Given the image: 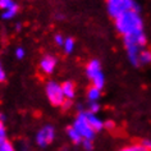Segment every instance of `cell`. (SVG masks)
Segmentation results:
<instances>
[{
	"label": "cell",
	"instance_id": "484cf974",
	"mask_svg": "<svg viewBox=\"0 0 151 151\" xmlns=\"http://www.w3.org/2000/svg\"><path fill=\"white\" fill-rule=\"evenodd\" d=\"M114 127V123L111 120H105L104 122V128H113Z\"/></svg>",
	"mask_w": 151,
	"mask_h": 151
},
{
	"label": "cell",
	"instance_id": "8992f818",
	"mask_svg": "<svg viewBox=\"0 0 151 151\" xmlns=\"http://www.w3.org/2000/svg\"><path fill=\"white\" fill-rule=\"evenodd\" d=\"M56 63H58V60H56L55 56L45 55L40 62V68L45 74H51L52 72H54L55 67H56Z\"/></svg>",
	"mask_w": 151,
	"mask_h": 151
},
{
	"label": "cell",
	"instance_id": "4fadbf2b",
	"mask_svg": "<svg viewBox=\"0 0 151 151\" xmlns=\"http://www.w3.org/2000/svg\"><path fill=\"white\" fill-rule=\"evenodd\" d=\"M17 13H18V5L14 4L12 8L4 10V12H3V14H1V17H3V19H12V18L16 17Z\"/></svg>",
	"mask_w": 151,
	"mask_h": 151
},
{
	"label": "cell",
	"instance_id": "52a82bcc",
	"mask_svg": "<svg viewBox=\"0 0 151 151\" xmlns=\"http://www.w3.org/2000/svg\"><path fill=\"white\" fill-rule=\"evenodd\" d=\"M86 118H87L88 124L91 126V128L95 132H100L104 129V120H101L95 113L86 111Z\"/></svg>",
	"mask_w": 151,
	"mask_h": 151
},
{
	"label": "cell",
	"instance_id": "8fae6325",
	"mask_svg": "<svg viewBox=\"0 0 151 151\" xmlns=\"http://www.w3.org/2000/svg\"><path fill=\"white\" fill-rule=\"evenodd\" d=\"M67 134H68V137H69L72 141H73L74 143H82V141H83V138H82V136L78 133L77 129L72 126V127H68V129H67Z\"/></svg>",
	"mask_w": 151,
	"mask_h": 151
},
{
	"label": "cell",
	"instance_id": "d6986e66",
	"mask_svg": "<svg viewBox=\"0 0 151 151\" xmlns=\"http://www.w3.org/2000/svg\"><path fill=\"white\" fill-rule=\"evenodd\" d=\"M88 110L91 113H96L100 110V104L97 101H92V103H88Z\"/></svg>",
	"mask_w": 151,
	"mask_h": 151
},
{
	"label": "cell",
	"instance_id": "ba28073f",
	"mask_svg": "<svg viewBox=\"0 0 151 151\" xmlns=\"http://www.w3.org/2000/svg\"><path fill=\"white\" fill-rule=\"evenodd\" d=\"M100 73H103L100 62L96 60V59L91 60V62L87 64V67H86V74H87V77L90 78V80H92L93 77H96V76L100 74Z\"/></svg>",
	"mask_w": 151,
	"mask_h": 151
},
{
	"label": "cell",
	"instance_id": "83f0119b",
	"mask_svg": "<svg viewBox=\"0 0 151 151\" xmlns=\"http://www.w3.org/2000/svg\"><path fill=\"white\" fill-rule=\"evenodd\" d=\"M0 120H1V122H5V115L4 114H0Z\"/></svg>",
	"mask_w": 151,
	"mask_h": 151
},
{
	"label": "cell",
	"instance_id": "4316f807",
	"mask_svg": "<svg viewBox=\"0 0 151 151\" xmlns=\"http://www.w3.org/2000/svg\"><path fill=\"white\" fill-rule=\"evenodd\" d=\"M19 151H29V147H28V145H21V149H19Z\"/></svg>",
	"mask_w": 151,
	"mask_h": 151
},
{
	"label": "cell",
	"instance_id": "9a60e30c",
	"mask_svg": "<svg viewBox=\"0 0 151 151\" xmlns=\"http://www.w3.org/2000/svg\"><path fill=\"white\" fill-rule=\"evenodd\" d=\"M119 151H147L146 147L142 143H134V145H129L126 147H122Z\"/></svg>",
	"mask_w": 151,
	"mask_h": 151
},
{
	"label": "cell",
	"instance_id": "30bf717a",
	"mask_svg": "<svg viewBox=\"0 0 151 151\" xmlns=\"http://www.w3.org/2000/svg\"><path fill=\"white\" fill-rule=\"evenodd\" d=\"M151 63V50L142 49L138 54V64L139 65H147Z\"/></svg>",
	"mask_w": 151,
	"mask_h": 151
},
{
	"label": "cell",
	"instance_id": "ac0fdd59",
	"mask_svg": "<svg viewBox=\"0 0 151 151\" xmlns=\"http://www.w3.org/2000/svg\"><path fill=\"white\" fill-rule=\"evenodd\" d=\"M0 151H16L13 145L9 141H5L4 143H0Z\"/></svg>",
	"mask_w": 151,
	"mask_h": 151
},
{
	"label": "cell",
	"instance_id": "6da1fadb",
	"mask_svg": "<svg viewBox=\"0 0 151 151\" xmlns=\"http://www.w3.org/2000/svg\"><path fill=\"white\" fill-rule=\"evenodd\" d=\"M114 22L118 32L122 33L123 36L134 35L143 31V22L139 16V10H129L120 14L119 17L115 18Z\"/></svg>",
	"mask_w": 151,
	"mask_h": 151
},
{
	"label": "cell",
	"instance_id": "44dd1931",
	"mask_svg": "<svg viewBox=\"0 0 151 151\" xmlns=\"http://www.w3.org/2000/svg\"><path fill=\"white\" fill-rule=\"evenodd\" d=\"M14 54H16V58H17V59H23L24 55H26V51H24L23 47H17Z\"/></svg>",
	"mask_w": 151,
	"mask_h": 151
},
{
	"label": "cell",
	"instance_id": "7c38bea8",
	"mask_svg": "<svg viewBox=\"0 0 151 151\" xmlns=\"http://www.w3.org/2000/svg\"><path fill=\"white\" fill-rule=\"evenodd\" d=\"M101 96V90L96 88V87H90V90L87 91V99H88V103H92V101H97Z\"/></svg>",
	"mask_w": 151,
	"mask_h": 151
},
{
	"label": "cell",
	"instance_id": "5b68a950",
	"mask_svg": "<svg viewBox=\"0 0 151 151\" xmlns=\"http://www.w3.org/2000/svg\"><path fill=\"white\" fill-rule=\"evenodd\" d=\"M55 138V129L52 126H45L42 127L41 129L36 133V143L39 147H46L47 145H50V143L54 141Z\"/></svg>",
	"mask_w": 151,
	"mask_h": 151
},
{
	"label": "cell",
	"instance_id": "cb8c5ba5",
	"mask_svg": "<svg viewBox=\"0 0 151 151\" xmlns=\"http://www.w3.org/2000/svg\"><path fill=\"white\" fill-rule=\"evenodd\" d=\"M142 145L146 147L147 151H151V139H143V141H142Z\"/></svg>",
	"mask_w": 151,
	"mask_h": 151
},
{
	"label": "cell",
	"instance_id": "7a4b0ae2",
	"mask_svg": "<svg viewBox=\"0 0 151 151\" xmlns=\"http://www.w3.org/2000/svg\"><path fill=\"white\" fill-rule=\"evenodd\" d=\"M106 4L109 16L114 19L129 10H139V6L134 0H106Z\"/></svg>",
	"mask_w": 151,
	"mask_h": 151
},
{
	"label": "cell",
	"instance_id": "7402d4cb",
	"mask_svg": "<svg viewBox=\"0 0 151 151\" xmlns=\"http://www.w3.org/2000/svg\"><path fill=\"white\" fill-rule=\"evenodd\" d=\"M64 41H65V39H64L62 35H56V36H55V44H56V45H60V46H63V45H64Z\"/></svg>",
	"mask_w": 151,
	"mask_h": 151
},
{
	"label": "cell",
	"instance_id": "603a6c76",
	"mask_svg": "<svg viewBox=\"0 0 151 151\" xmlns=\"http://www.w3.org/2000/svg\"><path fill=\"white\" fill-rule=\"evenodd\" d=\"M5 77H6V74H5L4 67H3L1 62H0V82H4L5 81Z\"/></svg>",
	"mask_w": 151,
	"mask_h": 151
},
{
	"label": "cell",
	"instance_id": "ffe728a7",
	"mask_svg": "<svg viewBox=\"0 0 151 151\" xmlns=\"http://www.w3.org/2000/svg\"><path fill=\"white\" fill-rule=\"evenodd\" d=\"M82 147H83L86 151H91L93 149L92 141H91V139H83V141H82Z\"/></svg>",
	"mask_w": 151,
	"mask_h": 151
},
{
	"label": "cell",
	"instance_id": "3957f363",
	"mask_svg": "<svg viewBox=\"0 0 151 151\" xmlns=\"http://www.w3.org/2000/svg\"><path fill=\"white\" fill-rule=\"evenodd\" d=\"M45 92H46L49 101H50L54 106H62L63 103L65 101L62 85H59L58 82H55V81L47 82L46 86H45Z\"/></svg>",
	"mask_w": 151,
	"mask_h": 151
},
{
	"label": "cell",
	"instance_id": "d4e9b609",
	"mask_svg": "<svg viewBox=\"0 0 151 151\" xmlns=\"http://www.w3.org/2000/svg\"><path fill=\"white\" fill-rule=\"evenodd\" d=\"M70 105H72V100H67L65 99V101H64L63 105H62V108L63 109H68V108H70Z\"/></svg>",
	"mask_w": 151,
	"mask_h": 151
},
{
	"label": "cell",
	"instance_id": "2e32d148",
	"mask_svg": "<svg viewBox=\"0 0 151 151\" xmlns=\"http://www.w3.org/2000/svg\"><path fill=\"white\" fill-rule=\"evenodd\" d=\"M5 141H8V139H6L5 124H4V122H1V120H0V143H4Z\"/></svg>",
	"mask_w": 151,
	"mask_h": 151
},
{
	"label": "cell",
	"instance_id": "9c48e42d",
	"mask_svg": "<svg viewBox=\"0 0 151 151\" xmlns=\"http://www.w3.org/2000/svg\"><path fill=\"white\" fill-rule=\"evenodd\" d=\"M62 88H63L64 97H65L67 100L74 99V96H76V86H74L73 82H70V81L64 82V83L62 85Z\"/></svg>",
	"mask_w": 151,
	"mask_h": 151
},
{
	"label": "cell",
	"instance_id": "e0dca14e",
	"mask_svg": "<svg viewBox=\"0 0 151 151\" xmlns=\"http://www.w3.org/2000/svg\"><path fill=\"white\" fill-rule=\"evenodd\" d=\"M16 4V3L13 1V0H0V9H3V12L9 8H12V6Z\"/></svg>",
	"mask_w": 151,
	"mask_h": 151
},
{
	"label": "cell",
	"instance_id": "5bb4252c",
	"mask_svg": "<svg viewBox=\"0 0 151 151\" xmlns=\"http://www.w3.org/2000/svg\"><path fill=\"white\" fill-rule=\"evenodd\" d=\"M74 46H76V42H74V40L73 39H70V37H68V39H65V41H64V45H63V47H64V52L65 54H72L74 50Z\"/></svg>",
	"mask_w": 151,
	"mask_h": 151
},
{
	"label": "cell",
	"instance_id": "277c9868",
	"mask_svg": "<svg viewBox=\"0 0 151 151\" xmlns=\"http://www.w3.org/2000/svg\"><path fill=\"white\" fill-rule=\"evenodd\" d=\"M73 127L77 129V132L82 136L83 139H93L96 132L92 129L91 126L87 122V118H86V111H80L78 115L76 116V120L73 122Z\"/></svg>",
	"mask_w": 151,
	"mask_h": 151
}]
</instances>
